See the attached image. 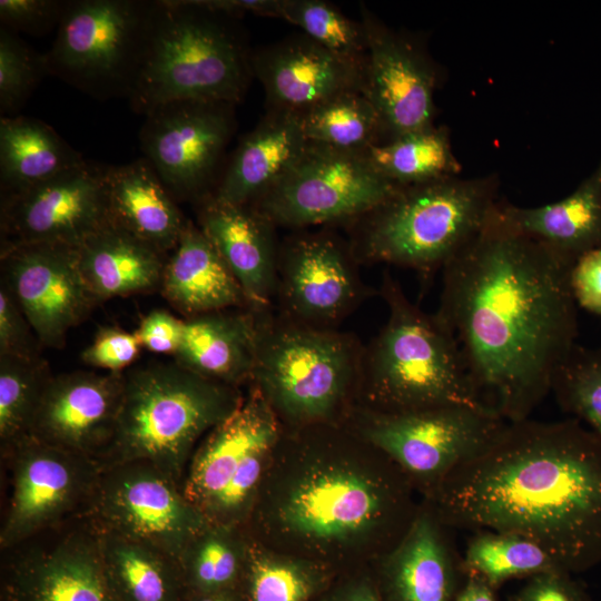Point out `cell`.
Segmentation results:
<instances>
[{"label": "cell", "mask_w": 601, "mask_h": 601, "mask_svg": "<svg viewBox=\"0 0 601 601\" xmlns=\"http://www.w3.org/2000/svg\"><path fill=\"white\" fill-rule=\"evenodd\" d=\"M573 264L490 217L442 269L435 314L454 337L480 401L506 422L530 417L578 344Z\"/></svg>", "instance_id": "cell-1"}, {"label": "cell", "mask_w": 601, "mask_h": 601, "mask_svg": "<svg viewBox=\"0 0 601 601\" xmlns=\"http://www.w3.org/2000/svg\"><path fill=\"white\" fill-rule=\"evenodd\" d=\"M425 499L445 526L523 535L570 573L601 563V439L577 418L506 422Z\"/></svg>", "instance_id": "cell-2"}, {"label": "cell", "mask_w": 601, "mask_h": 601, "mask_svg": "<svg viewBox=\"0 0 601 601\" xmlns=\"http://www.w3.org/2000/svg\"><path fill=\"white\" fill-rule=\"evenodd\" d=\"M280 486L273 522L303 545L337 549L376 542L391 551L418 510L406 475L387 457L374 466L314 461Z\"/></svg>", "instance_id": "cell-3"}, {"label": "cell", "mask_w": 601, "mask_h": 601, "mask_svg": "<svg viewBox=\"0 0 601 601\" xmlns=\"http://www.w3.org/2000/svg\"><path fill=\"white\" fill-rule=\"evenodd\" d=\"M499 186L495 174L400 186L346 224L349 249L357 264L401 266L427 277L485 228L500 199Z\"/></svg>", "instance_id": "cell-4"}, {"label": "cell", "mask_w": 601, "mask_h": 601, "mask_svg": "<svg viewBox=\"0 0 601 601\" xmlns=\"http://www.w3.org/2000/svg\"><path fill=\"white\" fill-rule=\"evenodd\" d=\"M124 376L114 437L100 466L147 461L181 485L198 443L236 410L244 394L175 361L130 367Z\"/></svg>", "instance_id": "cell-5"}, {"label": "cell", "mask_w": 601, "mask_h": 601, "mask_svg": "<svg viewBox=\"0 0 601 601\" xmlns=\"http://www.w3.org/2000/svg\"><path fill=\"white\" fill-rule=\"evenodd\" d=\"M380 295L388 316L364 347L359 382L368 403L364 407L402 412L464 405L489 411L475 392L454 337L437 315L413 304L387 270Z\"/></svg>", "instance_id": "cell-6"}, {"label": "cell", "mask_w": 601, "mask_h": 601, "mask_svg": "<svg viewBox=\"0 0 601 601\" xmlns=\"http://www.w3.org/2000/svg\"><path fill=\"white\" fill-rule=\"evenodd\" d=\"M237 19L200 0H160L146 59L129 97L146 115L174 100L224 101L245 96L253 71L252 51Z\"/></svg>", "instance_id": "cell-7"}, {"label": "cell", "mask_w": 601, "mask_h": 601, "mask_svg": "<svg viewBox=\"0 0 601 601\" xmlns=\"http://www.w3.org/2000/svg\"><path fill=\"white\" fill-rule=\"evenodd\" d=\"M254 313L250 385L289 427L336 424L359 391L364 347L337 328L307 326L274 314L273 308Z\"/></svg>", "instance_id": "cell-8"}, {"label": "cell", "mask_w": 601, "mask_h": 601, "mask_svg": "<svg viewBox=\"0 0 601 601\" xmlns=\"http://www.w3.org/2000/svg\"><path fill=\"white\" fill-rule=\"evenodd\" d=\"M158 1L68 0L45 53L48 75L98 100L131 96Z\"/></svg>", "instance_id": "cell-9"}, {"label": "cell", "mask_w": 601, "mask_h": 601, "mask_svg": "<svg viewBox=\"0 0 601 601\" xmlns=\"http://www.w3.org/2000/svg\"><path fill=\"white\" fill-rule=\"evenodd\" d=\"M283 425L250 385L236 410L198 443L181 489L208 523L244 528Z\"/></svg>", "instance_id": "cell-10"}, {"label": "cell", "mask_w": 601, "mask_h": 601, "mask_svg": "<svg viewBox=\"0 0 601 601\" xmlns=\"http://www.w3.org/2000/svg\"><path fill=\"white\" fill-rule=\"evenodd\" d=\"M353 415L358 435L390 459L425 497L506 424L489 411L464 405L402 412L364 407Z\"/></svg>", "instance_id": "cell-11"}, {"label": "cell", "mask_w": 601, "mask_h": 601, "mask_svg": "<svg viewBox=\"0 0 601 601\" xmlns=\"http://www.w3.org/2000/svg\"><path fill=\"white\" fill-rule=\"evenodd\" d=\"M398 187L381 176L363 151L308 142L282 178L250 206L275 227L302 230L348 224Z\"/></svg>", "instance_id": "cell-12"}, {"label": "cell", "mask_w": 601, "mask_h": 601, "mask_svg": "<svg viewBox=\"0 0 601 601\" xmlns=\"http://www.w3.org/2000/svg\"><path fill=\"white\" fill-rule=\"evenodd\" d=\"M1 455L10 471L3 551L88 515L101 473L96 460L30 436Z\"/></svg>", "instance_id": "cell-13"}, {"label": "cell", "mask_w": 601, "mask_h": 601, "mask_svg": "<svg viewBox=\"0 0 601 601\" xmlns=\"http://www.w3.org/2000/svg\"><path fill=\"white\" fill-rule=\"evenodd\" d=\"M235 106L185 99L145 115L140 149L176 200L196 204L214 193L236 128Z\"/></svg>", "instance_id": "cell-14"}, {"label": "cell", "mask_w": 601, "mask_h": 601, "mask_svg": "<svg viewBox=\"0 0 601 601\" xmlns=\"http://www.w3.org/2000/svg\"><path fill=\"white\" fill-rule=\"evenodd\" d=\"M87 518L98 530L154 545L177 560L208 523L181 485L147 461L101 467Z\"/></svg>", "instance_id": "cell-15"}, {"label": "cell", "mask_w": 601, "mask_h": 601, "mask_svg": "<svg viewBox=\"0 0 601 601\" xmlns=\"http://www.w3.org/2000/svg\"><path fill=\"white\" fill-rule=\"evenodd\" d=\"M348 243L326 231L297 230L279 243L278 313L294 322L336 329L367 296Z\"/></svg>", "instance_id": "cell-16"}, {"label": "cell", "mask_w": 601, "mask_h": 601, "mask_svg": "<svg viewBox=\"0 0 601 601\" xmlns=\"http://www.w3.org/2000/svg\"><path fill=\"white\" fill-rule=\"evenodd\" d=\"M6 551L2 601H117L87 516Z\"/></svg>", "instance_id": "cell-17"}, {"label": "cell", "mask_w": 601, "mask_h": 601, "mask_svg": "<svg viewBox=\"0 0 601 601\" xmlns=\"http://www.w3.org/2000/svg\"><path fill=\"white\" fill-rule=\"evenodd\" d=\"M367 38L363 92L381 122L382 142L434 124L439 69L415 37L394 30L361 4Z\"/></svg>", "instance_id": "cell-18"}, {"label": "cell", "mask_w": 601, "mask_h": 601, "mask_svg": "<svg viewBox=\"0 0 601 601\" xmlns=\"http://www.w3.org/2000/svg\"><path fill=\"white\" fill-rule=\"evenodd\" d=\"M6 285L43 347L62 348L68 333L98 304L81 276L77 246L62 243L1 245Z\"/></svg>", "instance_id": "cell-19"}, {"label": "cell", "mask_w": 601, "mask_h": 601, "mask_svg": "<svg viewBox=\"0 0 601 601\" xmlns=\"http://www.w3.org/2000/svg\"><path fill=\"white\" fill-rule=\"evenodd\" d=\"M106 166L85 160L37 186L1 197V245L78 246L108 219Z\"/></svg>", "instance_id": "cell-20"}, {"label": "cell", "mask_w": 601, "mask_h": 601, "mask_svg": "<svg viewBox=\"0 0 601 601\" xmlns=\"http://www.w3.org/2000/svg\"><path fill=\"white\" fill-rule=\"evenodd\" d=\"M124 373L80 370L53 375L29 436L99 463L114 437Z\"/></svg>", "instance_id": "cell-21"}, {"label": "cell", "mask_w": 601, "mask_h": 601, "mask_svg": "<svg viewBox=\"0 0 601 601\" xmlns=\"http://www.w3.org/2000/svg\"><path fill=\"white\" fill-rule=\"evenodd\" d=\"M250 63L268 109L300 115L335 96L364 89V65L332 52L303 32L253 50Z\"/></svg>", "instance_id": "cell-22"}, {"label": "cell", "mask_w": 601, "mask_h": 601, "mask_svg": "<svg viewBox=\"0 0 601 601\" xmlns=\"http://www.w3.org/2000/svg\"><path fill=\"white\" fill-rule=\"evenodd\" d=\"M196 208L197 226L238 282L249 309H272L279 253L276 227L253 206L225 203L213 194Z\"/></svg>", "instance_id": "cell-23"}, {"label": "cell", "mask_w": 601, "mask_h": 601, "mask_svg": "<svg viewBox=\"0 0 601 601\" xmlns=\"http://www.w3.org/2000/svg\"><path fill=\"white\" fill-rule=\"evenodd\" d=\"M432 509H420L377 575L386 601H454L461 561Z\"/></svg>", "instance_id": "cell-24"}, {"label": "cell", "mask_w": 601, "mask_h": 601, "mask_svg": "<svg viewBox=\"0 0 601 601\" xmlns=\"http://www.w3.org/2000/svg\"><path fill=\"white\" fill-rule=\"evenodd\" d=\"M299 114L268 109L242 137L213 196L234 205H252L269 190L306 148Z\"/></svg>", "instance_id": "cell-25"}, {"label": "cell", "mask_w": 601, "mask_h": 601, "mask_svg": "<svg viewBox=\"0 0 601 601\" xmlns=\"http://www.w3.org/2000/svg\"><path fill=\"white\" fill-rule=\"evenodd\" d=\"M491 219L574 263L583 254L601 248V160L566 197L538 207L499 199Z\"/></svg>", "instance_id": "cell-26"}, {"label": "cell", "mask_w": 601, "mask_h": 601, "mask_svg": "<svg viewBox=\"0 0 601 601\" xmlns=\"http://www.w3.org/2000/svg\"><path fill=\"white\" fill-rule=\"evenodd\" d=\"M105 178L109 221L168 255L188 219L150 162L106 166Z\"/></svg>", "instance_id": "cell-27"}, {"label": "cell", "mask_w": 601, "mask_h": 601, "mask_svg": "<svg viewBox=\"0 0 601 601\" xmlns=\"http://www.w3.org/2000/svg\"><path fill=\"white\" fill-rule=\"evenodd\" d=\"M159 292L185 318L223 309H249L238 282L189 219L167 257Z\"/></svg>", "instance_id": "cell-28"}, {"label": "cell", "mask_w": 601, "mask_h": 601, "mask_svg": "<svg viewBox=\"0 0 601 601\" xmlns=\"http://www.w3.org/2000/svg\"><path fill=\"white\" fill-rule=\"evenodd\" d=\"M255 351V313L231 308L184 318L174 361L198 375L240 387L250 384Z\"/></svg>", "instance_id": "cell-29"}, {"label": "cell", "mask_w": 601, "mask_h": 601, "mask_svg": "<svg viewBox=\"0 0 601 601\" xmlns=\"http://www.w3.org/2000/svg\"><path fill=\"white\" fill-rule=\"evenodd\" d=\"M77 250L81 276L98 304L160 289L168 255L111 221L85 238Z\"/></svg>", "instance_id": "cell-30"}, {"label": "cell", "mask_w": 601, "mask_h": 601, "mask_svg": "<svg viewBox=\"0 0 601 601\" xmlns=\"http://www.w3.org/2000/svg\"><path fill=\"white\" fill-rule=\"evenodd\" d=\"M86 159L42 120L0 117V195L37 186Z\"/></svg>", "instance_id": "cell-31"}, {"label": "cell", "mask_w": 601, "mask_h": 601, "mask_svg": "<svg viewBox=\"0 0 601 601\" xmlns=\"http://www.w3.org/2000/svg\"><path fill=\"white\" fill-rule=\"evenodd\" d=\"M97 531L106 578L117 601H186L176 558L141 541Z\"/></svg>", "instance_id": "cell-32"}, {"label": "cell", "mask_w": 601, "mask_h": 601, "mask_svg": "<svg viewBox=\"0 0 601 601\" xmlns=\"http://www.w3.org/2000/svg\"><path fill=\"white\" fill-rule=\"evenodd\" d=\"M362 151L381 176L398 186L459 176L462 170L444 126L433 125Z\"/></svg>", "instance_id": "cell-33"}, {"label": "cell", "mask_w": 601, "mask_h": 601, "mask_svg": "<svg viewBox=\"0 0 601 601\" xmlns=\"http://www.w3.org/2000/svg\"><path fill=\"white\" fill-rule=\"evenodd\" d=\"M331 583L326 565L273 554L249 539L238 585L243 601H315Z\"/></svg>", "instance_id": "cell-34"}, {"label": "cell", "mask_w": 601, "mask_h": 601, "mask_svg": "<svg viewBox=\"0 0 601 601\" xmlns=\"http://www.w3.org/2000/svg\"><path fill=\"white\" fill-rule=\"evenodd\" d=\"M243 529L207 523L189 541L178 559L188 595L238 588L249 542Z\"/></svg>", "instance_id": "cell-35"}, {"label": "cell", "mask_w": 601, "mask_h": 601, "mask_svg": "<svg viewBox=\"0 0 601 601\" xmlns=\"http://www.w3.org/2000/svg\"><path fill=\"white\" fill-rule=\"evenodd\" d=\"M461 568L494 590L506 580L562 569L538 543L515 533L476 531L469 541Z\"/></svg>", "instance_id": "cell-36"}, {"label": "cell", "mask_w": 601, "mask_h": 601, "mask_svg": "<svg viewBox=\"0 0 601 601\" xmlns=\"http://www.w3.org/2000/svg\"><path fill=\"white\" fill-rule=\"evenodd\" d=\"M299 116L308 142L352 151L382 142L380 118L363 91L335 96Z\"/></svg>", "instance_id": "cell-37"}, {"label": "cell", "mask_w": 601, "mask_h": 601, "mask_svg": "<svg viewBox=\"0 0 601 601\" xmlns=\"http://www.w3.org/2000/svg\"><path fill=\"white\" fill-rule=\"evenodd\" d=\"M53 375L42 357L0 355V447L1 454L29 436Z\"/></svg>", "instance_id": "cell-38"}, {"label": "cell", "mask_w": 601, "mask_h": 601, "mask_svg": "<svg viewBox=\"0 0 601 601\" xmlns=\"http://www.w3.org/2000/svg\"><path fill=\"white\" fill-rule=\"evenodd\" d=\"M280 19L332 52L365 66L364 24L349 19L335 4L323 0H283Z\"/></svg>", "instance_id": "cell-39"}, {"label": "cell", "mask_w": 601, "mask_h": 601, "mask_svg": "<svg viewBox=\"0 0 601 601\" xmlns=\"http://www.w3.org/2000/svg\"><path fill=\"white\" fill-rule=\"evenodd\" d=\"M551 392L565 413L601 439V349L577 344L558 370Z\"/></svg>", "instance_id": "cell-40"}, {"label": "cell", "mask_w": 601, "mask_h": 601, "mask_svg": "<svg viewBox=\"0 0 601 601\" xmlns=\"http://www.w3.org/2000/svg\"><path fill=\"white\" fill-rule=\"evenodd\" d=\"M48 75L45 55L37 53L19 33L0 24V115L14 117L41 78Z\"/></svg>", "instance_id": "cell-41"}, {"label": "cell", "mask_w": 601, "mask_h": 601, "mask_svg": "<svg viewBox=\"0 0 601 601\" xmlns=\"http://www.w3.org/2000/svg\"><path fill=\"white\" fill-rule=\"evenodd\" d=\"M140 342L136 332L116 327H102L93 341L81 352L85 365L106 372H125L140 355Z\"/></svg>", "instance_id": "cell-42"}, {"label": "cell", "mask_w": 601, "mask_h": 601, "mask_svg": "<svg viewBox=\"0 0 601 601\" xmlns=\"http://www.w3.org/2000/svg\"><path fill=\"white\" fill-rule=\"evenodd\" d=\"M42 347L24 313L0 283V355L39 358Z\"/></svg>", "instance_id": "cell-43"}, {"label": "cell", "mask_w": 601, "mask_h": 601, "mask_svg": "<svg viewBox=\"0 0 601 601\" xmlns=\"http://www.w3.org/2000/svg\"><path fill=\"white\" fill-rule=\"evenodd\" d=\"M67 1L1 0L0 24L19 33L43 36L58 28Z\"/></svg>", "instance_id": "cell-44"}, {"label": "cell", "mask_w": 601, "mask_h": 601, "mask_svg": "<svg viewBox=\"0 0 601 601\" xmlns=\"http://www.w3.org/2000/svg\"><path fill=\"white\" fill-rule=\"evenodd\" d=\"M564 569L532 575L512 601H587L583 588Z\"/></svg>", "instance_id": "cell-45"}, {"label": "cell", "mask_w": 601, "mask_h": 601, "mask_svg": "<svg viewBox=\"0 0 601 601\" xmlns=\"http://www.w3.org/2000/svg\"><path fill=\"white\" fill-rule=\"evenodd\" d=\"M570 287L579 307L601 316V248L592 249L574 262Z\"/></svg>", "instance_id": "cell-46"}, {"label": "cell", "mask_w": 601, "mask_h": 601, "mask_svg": "<svg viewBox=\"0 0 601 601\" xmlns=\"http://www.w3.org/2000/svg\"><path fill=\"white\" fill-rule=\"evenodd\" d=\"M184 319L155 309L140 322L136 334L141 347L158 354H176L183 337Z\"/></svg>", "instance_id": "cell-47"}, {"label": "cell", "mask_w": 601, "mask_h": 601, "mask_svg": "<svg viewBox=\"0 0 601 601\" xmlns=\"http://www.w3.org/2000/svg\"><path fill=\"white\" fill-rule=\"evenodd\" d=\"M315 601H386L377 577L344 578L329 587Z\"/></svg>", "instance_id": "cell-48"}, {"label": "cell", "mask_w": 601, "mask_h": 601, "mask_svg": "<svg viewBox=\"0 0 601 601\" xmlns=\"http://www.w3.org/2000/svg\"><path fill=\"white\" fill-rule=\"evenodd\" d=\"M200 2L211 10L235 19L246 14L282 18L283 0H200Z\"/></svg>", "instance_id": "cell-49"}, {"label": "cell", "mask_w": 601, "mask_h": 601, "mask_svg": "<svg viewBox=\"0 0 601 601\" xmlns=\"http://www.w3.org/2000/svg\"><path fill=\"white\" fill-rule=\"evenodd\" d=\"M454 601H496V599L494 589L486 581L475 575H465V581Z\"/></svg>", "instance_id": "cell-50"}, {"label": "cell", "mask_w": 601, "mask_h": 601, "mask_svg": "<svg viewBox=\"0 0 601 601\" xmlns=\"http://www.w3.org/2000/svg\"><path fill=\"white\" fill-rule=\"evenodd\" d=\"M186 601H243V598L237 588L211 593L188 595Z\"/></svg>", "instance_id": "cell-51"}]
</instances>
